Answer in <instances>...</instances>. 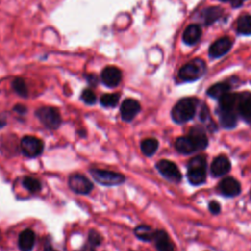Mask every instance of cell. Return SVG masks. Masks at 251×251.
<instances>
[{"label":"cell","mask_w":251,"mask_h":251,"mask_svg":"<svg viewBox=\"0 0 251 251\" xmlns=\"http://www.w3.org/2000/svg\"><path fill=\"white\" fill-rule=\"evenodd\" d=\"M196 105L191 98H183L179 100L172 110V118L177 124H183L190 121L195 115Z\"/></svg>","instance_id":"1"},{"label":"cell","mask_w":251,"mask_h":251,"mask_svg":"<svg viewBox=\"0 0 251 251\" xmlns=\"http://www.w3.org/2000/svg\"><path fill=\"white\" fill-rule=\"evenodd\" d=\"M187 178L193 185H199L206 180V160L203 156H196L189 161Z\"/></svg>","instance_id":"2"},{"label":"cell","mask_w":251,"mask_h":251,"mask_svg":"<svg viewBox=\"0 0 251 251\" xmlns=\"http://www.w3.org/2000/svg\"><path fill=\"white\" fill-rule=\"evenodd\" d=\"M35 116L38 118L41 124L48 129H57L62 123V118L59 111L53 107H40L36 110Z\"/></svg>","instance_id":"3"},{"label":"cell","mask_w":251,"mask_h":251,"mask_svg":"<svg viewBox=\"0 0 251 251\" xmlns=\"http://www.w3.org/2000/svg\"><path fill=\"white\" fill-rule=\"evenodd\" d=\"M89 173L97 182L106 186L120 185L124 183L126 180V177L123 174L112 172V171L101 170V169H90Z\"/></svg>","instance_id":"4"},{"label":"cell","mask_w":251,"mask_h":251,"mask_svg":"<svg viewBox=\"0 0 251 251\" xmlns=\"http://www.w3.org/2000/svg\"><path fill=\"white\" fill-rule=\"evenodd\" d=\"M204 70V62L200 59H196L183 65L178 72V76L183 81H193L203 75Z\"/></svg>","instance_id":"5"},{"label":"cell","mask_w":251,"mask_h":251,"mask_svg":"<svg viewBox=\"0 0 251 251\" xmlns=\"http://www.w3.org/2000/svg\"><path fill=\"white\" fill-rule=\"evenodd\" d=\"M20 147L22 153L25 156L28 158H34L42 153L44 145L39 138L32 135H25L22 138Z\"/></svg>","instance_id":"6"},{"label":"cell","mask_w":251,"mask_h":251,"mask_svg":"<svg viewBox=\"0 0 251 251\" xmlns=\"http://www.w3.org/2000/svg\"><path fill=\"white\" fill-rule=\"evenodd\" d=\"M68 182L70 188L77 194H88L93 189L92 182L80 174H72L69 176Z\"/></svg>","instance_id":"7"},{"label":"cell","mask_w":251,"mask_h":251,"mask_svg":"<svg viewBox=\"0 0 251 251\" xmlns=\"http://www.w3.org/2000/svg\"><path fill=\"white\" fill-rule=\"evenodd\" d=\"M156 168L159 173L167 179L171 181H179L181 179V173L176 165L169 160H160L156 164Z\"/></svg>","instance_id":"8"},{"label":"cell","mask_w":251,"mask_h":251,"mask_svg":"<svg viewBox=\"0 0 251 251\" xmlns=\"http://www.w3.org/2000/svg\"><path fill=\"white\" fill-rule=\"evenodd\" d=\"M140 111V104L138 101L132 98H127L123 101L121 108H120V113H121V118L125 122H131L136 115Z\"/></svg>","instance_id":"9"},{"label":"cell","mask_w":251,"mask_h":251,"mask_svg":"<svg viewBox=\"0 0 251 251\" xmlns=\"http://www.w3.org/2000/svg\"><path fill=\"white\" fill-rule=\"evenodd\" d=\"M101 80L108 87H116L122 80V72L115 66H108L101 73Z\"/></svg>","instance_id":"10"},{"label":"cell","mask_w":251,"mask_h":251,"mask_svg":"<svg viewBox=\"0 0 251 251\" xmlns=\"http://www.w3.org/2000/svg\"><path fill=\"white\" fill-rule=\"evenodd\" d=\"M232 45L229 37L224 36L217 39L209 48V55L213 58H219L227 53Z\"/></svg>","instance_id":"11"},{"label":"cell","mask_w":251,"mask_h":251,"mask_svg":"<svg viewBox=\"0 0 251 251\" xmlns=\"http://www.w3.org/2000/svg\"><path fill=\"white\" fill-rule=\"evenodd\" d=\"M219 189L223 195L232 197L239 194L241 187L235 178L226 177L219 183Z\"/></svg>","instance_id":"12"},{"label":"cell","mask_w":251,"mask_h":251,"mask_svg":"<svg viewBox=\"0 0 251 251\" xmlns=\"http://www.w3.org/2000/svg\"><path fill=\"white\" fill-rule=\"evenodd\" d=\"M230 170V162L225 155L216 157L211 165V173L215 176H222L227 174Z\"/></svg>","instance_id":"13"},{"label":"cell","mask_w":251,"mask_h":251,"mask_svg":"<svg viewBox=\"0 0 251 251\" xmlns=\"http://www.w3.org/2000/svg\"><path fill=\"white\" fill-rule=\"evenodd\" d=\"M153 240L158 251H175V245L166 231L156 230Z\"/></svg>","instance_id":"14"},{"label":"cell","mask_w":251,"mask_h":251,"mask_svg":"<svg viewBox=\"0 0 251 251\" xmlns=\"http://www.w3.org/2000/svg\"><path fill=\"white\" fill-rule=\"evenodd\" d=\"M188 136L192 140V142L195 145L197 150H202V149H205L207 147L208 139H207V135H206V133H205V131L202 127L193 126L190 129V132H189Z\"/></svg>","instance_id":"15"},{"label":"cell","mask_w":251,"mask_h":251,"mask_svg":"<svg viewBox=\"0 0 251 251\" xmlns=\"http://www.w3.org/2000/svg\"><path fill=\"white\" fill-rule=\"evenodd\" d=\"M35 242V234L31 229L23 230L18 239V246L22 251H30Z\"/></svg>","instance_id":"16"},{"label":"cell","mask_w":251,"mask_h":251,"mask_svg":"<svg viewBox=\"0 0 251 251\" xmlns=\"http://www.w3.org/2000/svg\"><path fill=\"white\" fill-rule=\"evenodd\" d=\"M201 36V28L198 25H189L183 31L182 39L187 45H194Z\"/></svg>","instance_id":"17"},{"label":"cell","mask_w":251,"mask_h":251,"mask_svg":"<svg viewBox=\"0 0 251 251\" xmlns=\"http://www.w3.org/2000/svg\"><path fill=\"white\" fill-rule=\"evenodd\" d=\"M240 96L233 93H226L222 96L220 100V108L221 111H233L235 106H238L240 101Z\"/></svg>","instance_id":"18"},{"label":"cell","mask_w":251,"mask_h":251,"mask_svg":"<svg viewBox=\"0 0 251 251\" xmlns=\"http://www.w3.org/2000/svg\"><path fill=\"white\" fill-rule=\"evenodd\" d=\"M222 14H223V9L221 7H218V6L208 7L202 11L201 18L205 25H211L217 20H219L222 17Z\"/></svg>","instance_id":"19"},{"label":"cell","mask_w":251,"mask_h":251,"mask_svg":"<svg viewBox=\"0 0 251 251\" xmlns=\"http://www.w3.org/2000/svg\"><path fill=\"white\" fill-rule=\"evenodd\" d=\"M175 146H176V149L181 154H190L197 150L189 136L178 137L176 140Z\"/></svg>","instance_id":"20"},{"label":"cell","mask_w":251,"mask_h":251,"mask_svg":"<svg viewBox=\"0 0 251 251\" xmlns=\"http://www.w3.org/2000/svg\"><path fill=\"white\" fill-rule=\"evenodd\" d=\"M229 85L226 82H219L216 83L214 85H212L208 90L207 93L209 96L216 98V99H220L222 96H224L225 94H226L229 90Z\"/></svg>","instance_id":"21"},{"label":"cell","mask_w":251,"mask_h":251,"mask_svg":"<svg viewBox=\"0 0 251 251\" xmlns=\"http://www.w3.org/2000/svg\"><path fill=\"white\" fill-rule=\"evenodd\" d=\"M154 233H155V231H153V229L149 226H146V225H139L134 228L135 236L143 241L153 240Z\"/></svg>","instance_id":"22"},{"label":"cell","mask_w":251,"mask_h":251,"mask_svg":"<svg viewBox=\"0 0 251 251\" xmlns=\"http://www.w3.org/2000/svg\"><path fill=\"white\" fill-rule=\"evenodd\" d=\"M159 142L155 138H146L141 141L140 148L145 156H152L157 151Z\"/></svg>","instance_id":"23"},{"label":"cell","mask_w":251,"mask_h":251,"mask_svg":"<svg viewBox=\"0 0 251 251\" xmlns=\"http://www.w3.org/2000/svg\"><path fill=\"white\" fill-rule=\"evenodd\" d=\"M236 29L240 34L250 35L251 34V16L243 15L239 17L236 24Z\"/></svg>","instance_id":"24"},{"label":"cell","mask_w":251,"mask_h":251,"mask_svg":"<svg viewBox=\"0 0 251 251\" xmlns=\"http://www.w3.org/2000/svg\"><path fill=\"white\" fill-rule=\"evenodd\" d=\"M220 123L226 128H232L236 126V116L233 111H221Z\"/></svg>","instance_id":"25"},{"label":"cell","mask_w":251,"mask_h":251,"mask_svg":"<svg viewBox=\"0 0 251 251\" xmlns=\"http://www.w3.org/2000/svg\"><path fill=\"white\" fill-rule=\"evenodd\" d=\"M238 112L241 115V117L250 122L251 121V98H240V101L238 103Z\"/></svg>","instance_id":"26"},{"label":"cell","mask_w":251,"mask_h":251,"mask_svg":"<svg viewBox=\"0 0 251 251\" xmlns=\"http://www.w3.org/2000/svg\"><path fill=\"white\" fill-rule=\"evenodd\" d=\"M23 186L31 193H36L41 190V183L40 181L32 176H25L23 178Z\"/></svg>","instance_id":"27"},{"label":"cell","mask_w":251,"mask_h":251,"mask_svg":"<svg viewBox=\"0 0 251 251\" xmlns=\"http://www.w3.org/2000/svg\"><path fill=\"white\" fill-rule=\"evenodd\" d=\"M120 100L119 93H106L100 98V104L106 108H113L118 105Z\"/></svg>","instance_id":"28"},{"label":"cell","mask_w":251,"mask_h":251,"mask_svg":"<svg viewBox=\"0 0 251 251\" xmlns=\"http://www.w3.org/2000/svg\"><path fill=\"white\" fill-rule=\"evenodd\" d=\"M12 87L14 89V91L20 95L21 97H27L28 95V90H27V86L25 81L21 78V77H16L13 81H12Z\"/></svg>","instance_id":"29"},{"label":"cell","mask_w":251,"mask_h":251,"mask_svg":"<svg viewBox=\"0 0 251 251\" xmlns=\"http://www.w3.org/2000/svg\"><path fill=\"white\" fill-rule=\"evenodd\" d=\"M102 242V237L100 235L99 232H97L94 229L89 230L88 233V241L86 244V249H88V251H94V248L96 246H99Z\"/></svg>","instance_id":"30"},{"label":"cell","mask_w":251,"mask_h":251,"mask_svg":"<svg viewBox=\"0 0 251 251\" xmlns=\"http://www.w3.org/2000/svg\"><path fill=\"white\" fill-rule=\"evenodd\" d=\"M81 99L85 104L93 105L96 102V95L91 89L86 88L81 93Z\"/></svg>","instance_id":"31"},{"label":"cell","mask_w":251,"mask_h":251,"mask_svg":"<svg viewBox=\"0 0 251 251\" xmlns=\"http://www.w3.org/2000/svg\"><path fill=\"white\" fill-rule=\"evenodd\" d=\"M209 210H210V212L212 214L217 215L221 211V206H220V204L217 201H212V202L209 203Z\"/></svg>","instance_id":"32"},{"label":"cell","mask_w":251,"mask_h":251,"mask_svg":"<svg viewBox=\"0 0 251 251\" xmlns=\"http://www.w3.org/2000/svg\"><path fill=\"white\" fill-rule=\"evenodd\" d=\"M14 111H16L17 113H19V114H21V115H24V114L26 113L27 109H26V107L24 106V105L17 104V105L14 107Z\"/></svg>","instance_id":"33"},{"label":"cell","mask_w":251,"mask_h":251,"mask_svg":"<svg viewBox=\"0 0 251 251\" xmlns=\"http://www.w3.org/2000/svg\"><path fill=\"white\" fill-rule=\"evenodd\" d=\"M4 126H6V119L3 115H0V128L3 127Z\"/></svg>","instance_id":"34"},{"label":"cell","mask_w":251,"mask_h":251,"mask_svg":"<svg viewBox=\"0 0 251 251\" xmlns=\"http://www.w3.org/2000/svg\"><path fill=\"white\" fill-rule=\"evenodd\" d=\"M243 1H245V0H232V5H233L234 7H237V6H239L240 4H242Z\"/></svg>","instance_id":"35"},{"label":"cell","mask_w":251,"mask_h":251,"mask_svg":"<svg viewBox=\"0 0 251 251\" xmlns=\"http://www.w3.org/2000/svg\"><path fill=\"white\" fill-rule=\"evenodd\" d=\"M44 251H56V250L53 249L51 246H48V247H46V248L44 249Z\"/></svg>","instance_id":"36"},{"label":"cell","mask_w":251,"mask_h":251,"mask_svg":"<svg viewBox=\"0 0 251 251\" xmlns=\"http://www.w3.org/2000/svg\"><path fill=\"white\" fill-rule=\"evenodd\" d=\"M220 1H223V2H227V1H232V0H220Z\"/></svg>","instance_id":"37"},{"label":"cell","mask_w":251,"mask_h":251,"mask_svg":"<svg viewBox=\"0 0 251 251\" xmlns=\"http://www.w3.org/2000/svg\"><path fill=\"white\" fill-rule=\"evenodd\" d=\"M130 251H132V250H130Z\"/></svg>","instance_id":"38"}]
</instances>
